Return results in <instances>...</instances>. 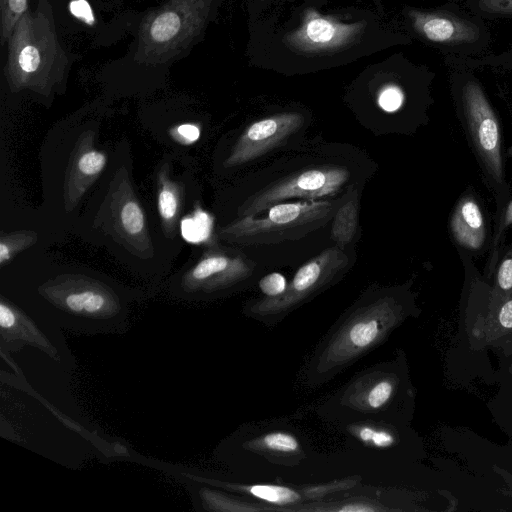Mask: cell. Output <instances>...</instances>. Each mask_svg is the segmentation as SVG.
<instances>
[{
    "mask_svg": "<svg viewBox=\"0 0 512 512\" xmlns=\"http://www.w3.org/2000/svg\"><path fill=\"white\" fill-rule=\"evenodd\" d=\"M420 313L412 292L387 288L362 295L324 335L302 376L318 387L385 342L407 318Z\"/></svg>",
    "mask_w": 512,
    "mask_h": 512,
    "instance_id": "6da1fadb",
    "label": "cell"
},
{
    "mask_svg": "<svg viewBox=\"0 0 512 512\" xmlns=\"http://www.w3.org/2000/svg\"><path fill=\"white\" fill-rule=\"evenodd\" d=\"M7 44L4 74L12 90L48 95L66 80L72 58L59 39L48 0H38L23 15Z\"/></svg>",
    "mask_w": 512,
    "mask_h": 512,
    "instance_id": "7a4b0ae2",
    "label": "cell"
},
{
    "mask_svg": "<svg viewBox=\"0 0 512 512\" xmlns=\"http://www.w3.org/2000/svg\"><path fill=\"white\" fill-rule=\"evenodd\" d=\"M340 202L341 199L280 202L259 214L240 216L222 228L220 236L241 245L299 240L326 226Z\"/></svg>",
    "mask_w": 512,
    "mask_h": 512,
    "instance_id": "3957f363",
    "label": "cell"
},
{
    "mask_svg": "<svg viewBox=\"0 0 512 512\" xmlns=\"http://www.w3.org/2000/svg\"><path fill=\"white\" fill-rule=\"evenodd\" d=\"M214 0H167L141 22L135 59L164 64L181 55L207 25Z\"/></svg>",
    "mask_w": 512,
    "mask_h": 512,
    "instance_id": "277c9868",
    "label": "cell"
},
{
    "mask_svg": "<svg viewBox=\"0 0 512 512\" xmlns=\"http://www.w3.org/2000/svg\"><path fill=\"white\" fill-rule=\"evenodd\" d=\"M415 393L404 360L370 367L339 391L329 404L349 418L409 414Z\"/></svg>",
    "mask_w": 512,
    "mask_h": 512,
    "instance_id": "5b68a950",
    "label": "cell"
},
{
    "mask_svg": "<svg viewBox=\"0 0 512 512\" xmlns=\"http://www.w3.org/2000/svg\"><path fill=\"white\" fill-rule=\"evenodd\" d=\"M459 118L498 209L511 195L505 175L500 123L480 84L475 80L466 81L460 90Z\"/></svg>",
    "mask_w": 512,
    "mask_h": 512,
    "instance_id": "8992f818",
    "label": "cell"
},
{
    "mask_svg": "<svg viewBox=\"0 0 512 512\" xmlns=\"http://www.w3.org/2000/svg\"><path fill=\"white\" fill-rule=\"evenodd\" d=\"M349 261L348 255L338 246L323 250L296 271L282 295L254 299L245 306L244 314L267 326L276 325L338 280L347 271Z\"/></svg>",
    "mask_w": 512,
    "mask_h": 512,
    "instance_id": "52a82bcc",
    "label": "cell"
},
{
    "mask_svg": "<svg viewBox=\"0 0 512 512\" xmlns=\"http://www.w3.org/2000/svg\"><path fill=\"white\" fill-rule=\"evenodd\" d=\"M459 254L465 267L468 304L472 310L468 330L472 344L480 349H493L507 359L512 355V295L488 303L486 280L479 276L467 253L459 251Z\"/></svg>",
    "mask_w": 512,
    "mask_h": 512,
    "instance_id": "ba28073f",
    "label": "cell"
},
{
    "mask_svg": "<svg viewBox=\"0 0 512 512\" xmlns=\"http://www.w3.org/2000/svg\"><path fill=\"white\" fill-rule=\"evenodd\" d=\"M344 166L322 165L303 169L274 181L251 195L240 207L239 216L259 214L277 203L300 198L318 200L334 195L349 181Z\"/></svg>",
    "mask_w": 512,
    "mask_h": 512,
    "instance_id": "9c48e42d",
    "label": "cell"
},
{
    "mask_svg": "<svg viewBox=\"0 0 512 512\" xmlns=\"http://www.w3.org/2000/svg\"><path fill=\"white\" fill-rule=\"evenodd\" d=\"M365 28V21L345 23L310 8L304 12L301 25L285 36L284 43L298 54H331L354 45Z\"/></svg>",
    "mask_w": 512,
    "mask_h": 512,
    "instance_id": "30bf717a",
    "label": "cell"
},
{
    "mask_svg": "<svg viewBox=\"0 0 512 512\" xmlns=\"http://www.w3.org/2000/svg\"><path fill=\"white\" fill-rule=\"evenodd\" d=\"M298 112L277 113L248 125L238 137L225 164L228 167L246 164L282 145L304 125Z\"/></svg>",
    "mask_w": 512,
    "mask_h": 512,
    "instance_id": "8fae6325",
    "label": "cell"
},
{
    "mask_svg": "<svg viewBox=\"0 0 512 512\" xmlns=\"http://www.w3.org/2000/svg\"><path fill=\"white\" fill-rule=\"evenodd\" d=\"M255 264L243 255L211 252L188 271L184 288L195 296L212 295L248 279Z\"/></svg>",
    "mask_w": 512,
    "mask_h": 512,
    "instance_id": "7c38bea8",
    "label": "cell"
},
{
    "mask_svg": "<svg viewBox=\"0 0 512 512\" xmlns=\"http://www.w3.org/2000/svg\"><path fill=\"white\" fill-rule=\"evenodd\" d=\"M449 228L454 242L464 252L480 253L488 239L485 213L473 192L463 194L452 211Z\"/></svg>",
    "mask_w": 512,
    "mask_h": 512,
    "instance_id": "4fadbf2b",
    "label": "cell"
},
{
    "mask_svg": "<svg viewBox=\"0 0 512 512\" xmlns=\"http://www.w3.org/2000/svg\"><path fill=\"white\" fill-rule=\"evenodd\" d=\"M409 17L414 29L431 42L460 44L478 37V29L473 23L451 14L410 10Z\"/></svg>",
    "mask_w": 512,
    "mask_h": 512,
    "instance_id": "5bb4252c",
    "label": "cell"
},
{
    "mask_svg": "<svg viewBox=\"0 0 512 512\" xmlns=\"http://www.w3.org/2000/svg\"><path fill=\"white\" fill-rule=\"evenodd\" d=\"M0 327L2 348L17 350L25 344H35L43 351H51L54 344L45 333L47 328H40L29 319L23 312L13 305L5 302L0 303Z\"/></svg>",
    "mask_w": 512,
    "mask_h": 512,
    "instance_id": "9a60e30c",
    "label": "cell"
},
{
    "mask_svg": "<svg viewBox=\"0 0 512 512\" xmlns=\"http://www.w3.org/2000/svg\"><path fill=\"white\" fill-rule=\"evenodd\" d=\"M359 199L356 189H352L346 197L341 198L332 223V239L336 246L344 249L356 235L358 228Z\"/></svg>",
    "mask_w": 512,
    "mask_h": 512,
    "instance_id": "2e32d148",
    "label": "cell"
},
{
    "mask_svg": "<svg viewBox=\"0 0 512 512\" xmlns=\"http://www.w3.org/2000/svg\"><path fill=\"white\" fill-rule=\"evenodd\" d=\"M512 226V198H509L496 210L493 233L491 235L488 260L484 270V279H488L495 268L503 248L507 230Z\"/></svg>",
    "mask_w": 512,
    "mask_h": 512,
    "instance_id": "e0dca14e",
    "label": "cell"
},
{
    "mask_svg": "<svg viewBox=\"0 0 512 512\" xmlns=\"http://www.w3.org/2000/svg\"><path fill=\"white\" fill-rule=\"evenodd\" d=\"M237 489L244 490L264 502L279 506L292 505L301 499L297 491L280 485L258 484Z\"/></svg>",
    "mask_w": 512,
    "mask_h": 512,
    "instance_id": "ac0fdd59",
    "label": "cell"
},
{
    "mask_svg": "<svg viewBox=\"0 0 512 512\" xmlns=\"http://www.w3.org/2000/svg\"><path fill=\"white\" fill-rule=\"evenodd\" d=\"M350 431L358 440L373 448H390L396 444L395 434L388 424L356 423Z\"/></svg>",
    "mask_w": 512,
    "mask_h": 512,
    "instance_id": "d6986e66",
    "label": "cell"
},
{
    "mask_svg": "<svg viewBox=\"0 0 512 512\" xmlns=\"http://www.w3.org/2000/svg\"><path fill=\"white\" fill-rule=\"evenodd\" d=\"M507 359L509 362L504 368L501 389L493 401L494 405L491 406V410L493 415L498 413L495 418L497 417L501 425L504 421V424L509 426V423H512V355Z\"/></svg>",
    "mask_w": 512,
    "mask_h": 512,
    "instance_id": "ffe728a7",
    "label": "cell"
},
{
    "mask_svg": "<svg viewBox=\"0 0 512 512\" xmlns=\"http://www.w3.org/2000/svg\"><path fill=\"white\" fill-rule=\"evenodd\" d=\"M1 44L8 42L13 30L23 15L29 10L28 0H0Z\"/></svg>",
    "mask_w": 512,
    "mask_h": 512,
    "instance_id": "44dd1931",
    "label": "cell"
},
{
    "mask_svg": "<svg viewBox=\"0 0 512 512\" xmlns=\"http://www.w3.org/2000/svg\"><path fill=\"white\" fill-rule=\"evenodd\" d=\"M257 445H261V449L264 451L280 456L300 454L301 449L300 443L294 435L282 431L269 432L263 435L261 440L257 441Z\"/></svg>",
    "mask_w": 512,
    "mask_h": 512,
    "instance_id": "7402d4cb",
    "label": "cell"
},
{
    "mask_svg": "<svg viewBox=\"0 0 512 512\" xmlns=\"http://www.w3.org/2000/svg\"><path fill=\"white\" fill-rule=\"evenodd\" d=\"M179 208V194L174 184L166 181L158 191V210L162 220L173 223Z\"/></svg>",
    "mask_w": 512,
    "mask_h": 512,
    "instance_id": "603a6c76",
    "label": "cell"
},
{
    "mask_svg": "<svg viewBox=\"0 0 512 512\" xmlns=\"http://www.w3.org/2000/svg\"><path fill=\"white\" fill-rule=\"evenodd\" d=\"M120 220L125 232L131 236L142 233L145 228L144 214L136 201L126 202L120 212Z\"/></svg>",
    "mask_w": 512,
    "mask_h": 512,
    "instance_id": "cb8c5ba5",
    "label": "cell"
},
{
    "mask_svg": "<svg viewBox=\"0 0 512 512\" xmlns=\"http://www.w3.org/2000/svg\"><path fill=\"white\" fill-rule=\"evenodd\" d=\"M209 230V218L203 212H197L192 217L182 221L181 231L183 237L190 242L203 240Z\"/></svg>",
    "mask_w": 512,
    "mask_h": 512,
    "instance_id": "d4e9b609",
    "label": "cell"
},
{
    "mask_svg": "<svg viewBox=\"0 0 512 512\" xmlns=\"http://www.w3.org/2000/svg\"><path fill=\"white\" fill-rule=\"evenodd\" d=\"M378 104L386 112H395L404 103L403 90L395 84H387L378 93Z\"/></svg>",
    "mask_w": 512,
    "mask_h": 512,
    "instance_id": "484cf974",
    "label": "cell"
},
{
    "mask_svg": "<svg viewBox=\"0 0 512 512\" xmlns=\"http://www.w3.org/2000/svg\"><path fill=\"white\" fill-rule=\"evenodd\" d=\"M258 286L263 297L275 298L286 291L288 283L282 274L273 272L261 278Z\"/></svg>",
    "mask_w": 512,
    "mask_h": 512,
    "instance_id": "4316f807",
    "label": "cell"
},
{
    "mask_svg": "<svg viewBox=\"0 0 512 512\" xmlns=\"http://www.w3.org/2000/svg\"><path fill=\"white\" fill-rule=\"evenodd\" d=\"M106 157L99 151H87L78 160V169L85 175H95L105 166Z\"/></svg>",
    "mask_w": 512,
    "mask_h": 512,
    "instance_id": "83f0119b",
    "label": "cell"
},
{
    "mask_svg": "<svg viewBox=\"0 0 512 512\" xmlns=\"http://www.w3.org/2000/svg\"><path fill=\"white\" fill-rule=\"evenodd\" d=\"M176 133L185 143H192L200 136V130L192 124H182L176 128Z\"/></svg>",
    "mask_w": 512,
    "mask_h": 512,
    "instance_id": "f1b7e54d",
    "label": "cell"
},
{
    "mask_svg": "<svg viewBox=\"0 0 512 512\" xmlns=\"http://www.w3.org/2000/svg\"><path fill=\"white\" fill-rule=\"evenodd\" d=\"M481 6L488 12L512 14V0H507L500 3L485 4Z\"/></svg>",
    "mask_w": 512,
    "mask_h": 512,
    "instance_id": "f546056e",
    "label": "cell"
},
{
    "mask_svg": "<svg viewBox=\"0 0 512 512\" xmlns=\"http://www.w3.org/2000/svg\"><path fill=\"white\" fill-rule=\"evenodd\" d=\"M494 470L503 478L510 491V494L512 495V474H510L507 470L499 468L498 466H494Z\"/></svg>",
    "mask_w": 512,
    "mask_h": 512,
    "instance_id": "4dcf8cb0",
    "label": "cell"
},
{
    "mask_svg": "<svg viewBox=\"0 0 512 512\" xmlns=\"http://www.w3.org/2000/svg\"><path fill=\"white\" fill-rule=\"evenodd\" d=\"M504 1H507V0H481V5L500 3V2H504Z\"/></svg>",
    "mask_w": 512,
    "mask_h": 512,
    "instance_id": "1f68e13d",
    "label": "cell"
}]
</instances>
